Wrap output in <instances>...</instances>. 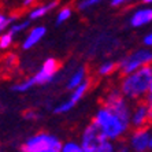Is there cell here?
Here are the masks:
<instances>
[{"instance_id": "1", "label": "cell", "mask_w": 152, "mask_h": 152, "mask_svg": "<svg viewBox=\"0 0 152 152\" xmlns=\"http://www.w3.org/2000/svg\"><path fill=\"white\" fill-rule=\"evenodd\" d=\"M92 122L97 125V127L103 132V134L106 136L108 141L122 138L132 126L130 119L121 117L119 114L114 113L113 110L104 106H100V108L96 111Z\"/></svg>"}, {"instance_id": "2", "label": "cell", "mask_w": 152, "mask_h": 152, "mask_svg": "<svg viewBox=\"0 0 152 152\" xmlns=\"http://www.w3.org/2000/svg\"><path fill=\"white\" fill-rule=\"evenodd\" d=\"M152 81V64L140 69L129 75H124L119 81V89L127 100L138 102L147 97Z\"/></svg>"}, {"instance_id": "3", "label": "cell", "mask_w": 152, "mask_h": 152, "mask_svg": "<svg viewBox=\"0 0 152 152\" xmlns=\"http://www.w3.org/2000/svg\"><path fill=\"white\" fill-rule=\"evenodd\" d=\"M63 142L55 134L40 132L30 136L22 142L21 152H62Z\"/></svg>"}, {"instance_id": "4", "label": "cell", "mask_w": 152, "mask_h": 152, "mask_svg": "<svg viewBox=\"0 0 152 152\" xmlns=\"http://www.w3.org/2000/svg\"><path fill=\"white\" fill-rule=\"evenodd\" d=\"M152 64V51L151 50H136L132 53L124 56L118 63V71L122 77L133 74L140 69Z\"/></svg>"}, {"instance_id": "5", "label": "cell", "mask_w": 152, "mask_h": 152, "mask_svg": "<svg viewBox=\"0 0 152 152\" xmlns=\"http://www.w3.org/2000/svg\"><path fill=\"white\" fill-rule=\"evenodd\" d=\"M104 141H107L106 136L103 134V132L97 127V125L91 122L82 132L80 144L85 152H96Z\"/></svg>"}, {"instance_id": "6", "label": "cell", "mask_w": 152, "mask_h": 152, "mask_svg": "<svg viewBox=\"0 0 152 152\" xmlns=\"http://www.w3.org/2000/svg\"><path fill=\"white\" fill-rule=\"evenodd\" d=\"M60 64L55 58H47L42 62L41 67L36 71V74L33 75V81L36 85H45L48 82H52L56 77V73L59 70Z\"/></svg>"}, {"instance_id": "7", "label": "cell", "mask_w": 152, "mask_h": 152, "mask_svg": "<svg viewBox=\"0 0 152 152\" xmlns=\"http://www.w3.org/2000/svg\"><path fill=\"white\" fill-rule=\"evenodd\" d=\"M91 84H92V81H91V78H88L81 86H78L75 91L71 92L70 97H69L67 100H64V102H62L60 104H58V106L53 108V113L55 114H64V113H69L70 110H73V107L86 95V92H88L89 88H91Z\"/></svg>"}, {"instance_id": "8", "label": "cell", "mask_w": 152, "mask_h": 152, "mask_svg": "<svg viewBox=\"0 0 152 152\" xmlns=\"http://www.w3.org/2000/svg\"><path fill=\"white\" fill-rule=\"evenodd\" d=\"M151 144V132L148 127L134 129L130 134V147L134 152H147Z\"/></svg>"}, {"instance_id": "9", "label": "cell", "mask_w": 152, "mask_h": 152, "mask_svg": "<svg viewBox=\"0 0 152 152\" xmlns=\"http://www.w3.org/2000/svg\"><path fill=\"white\" fill-rule=\"evenodd\" d=\"M130 124L134 129H144L148 127L149 122V113H148V104L147 102H140L134 106L132 110Z\"/></svg>"}, {"instance_id": "10", "label": "cell", "mask_w": 152, "mask_h": 152, "mask_svg": "<svg viewBox=\"0 0 152 152\" xmlns=\"http://www.w3.org/2000/svg\"><path fill=\"white\" fill-rule=\"evenodd\" d=\"M129 22L133 28H141L152 22V7L141 6L137 10L133 11V14L129 18Z\"/></svg>"}, {"instance_id": "11", "label": "cell", "mask_w": 152, "mask_h": 152, "mask_svg": "<svg viewBox=\"0 0 152 152\" xmlns=\"http://www.w3.org/2000/svg\"><path fill=\"white\" fill-rule=\"evenodd\" d=\"M45 33H47V28H45V26L39 25V26L32 28L28 32L25 40L22 41V48H23V50H30V48L36 47L42 39H44Z\"/></svg>"}, {"instance_id": "12", "label": "cell", "mask_w": 152, "mask_h": 152, "mask_svg": "<svg viewBox=\"0 0 152 152\" xmlns=\"http://www.w3.org/2000/svg\"><path fill=\"white\" fill-rule=\"evenodd\" d=\"M58 6H59V3H58V1H48V3H39V4H36L34 7L29 11L28 19L30 22H32V21H37V19H41V18L45 17L48 12H51L52 10H55Z\"/></svg>"}, {"instance_id": "13", "label": "cell", "mask_w": 152, "mask_h": 152, "mask_svg": "<svg viewBox=\"0 0 152 152\" xmlns=\"http://www.w3.org/2000/svg\"><path fill=\"white\" fill-rule=\"evenodd\" d=\"M86 80H88V69H86V66H81V67H78L77 70L70 75L66 88L73 92V91H75V89L78 88V86H81Z\"/></svg>"}, {"instance_id": "14", "label": "cell", "mask_w": 152, "mask_h": 152, "mask_svg": "<svg viewBox=\"0 0 152 152\" xmlns=\"http://www.w3.org/2000/svg\"><path fill=\"white\" fill-rule=\"evenodd\" d=\"M34 81H33V77L30 78H25V80H22V81H18L15 84L11 85V89L14 91V92H18V93H23V92H28L30 91V88L34 86Z\"/></svg>"}, {"instance_id": "15", "label": "cell", "mask_w": 152, "mask_h": 152, "mask_svg": "<svg viewBox=\"0 0 152 152\" xmlns=\"http://www.w3.org/2000/svg\"><path fill=\"white\" fill-rule=\"evenodd\" d=\"M115 71H118V63H115L113 60H106V62H103V63L99 66V69H97V73H99V75H102V77L111 75V74H114Z\"/></svg>"}, {"instance_id": "16", "label": "cell", "mask_w": 152, "mask_h": 152, "mask_svg": "<svg viewBox=\"0 0 152 152\" xmlns=\"http://www.w3.org/2000/svg\"><path fill=\"white\" fill-rule=\"evenodd\" d=\"M73 15V10H71L70 6H63L62 8H59L56 14V18H55V22H56V25H62L64 22L70 19V17Z\"/></svg>"}, {"instance_id": "17", "label": "cell", "mask_w": 152, "mask_h": 152, "mask_svg": "<svg viewBox=\"0 0 152 152\" xmlns=\"http://www.w3.org/2000/svg\"><path fill=\"white\" fill-rule=\"evenodd\" d=\"M14 37L15 36L11 32H8V30L1 33V36H0V48L3 51L8 50V48L12 45V42H14Z\"/></svg>"}, {"instance_id": "18", "label": "cell", "mask_w": 152, "mask_h": 152, "mask_svg": "<svg viewBox=\"0 0 152 152\" xmlns=\"http://www.w3.org/2000/svg\"><path fill=\"white\" fill-rule=\"evenodd\" d=\"M29 28H30V21L25 19V21H19V22H17V23H14V25L8 29V32H11L14 36H17V34H19V33L28 30Z\"/></svg>"}, {"instance_id": "19", "label": "cell", "mask_w": 152, "mask_h": 152, "mask_svg": "<svg viewBox=\"0 0 152 152\" xmlns=\"http://www.w3.org/2000/svg\"><path fill=\"white\" fill-rule=\"evenodd\" d=\"M99 4H100V0H82V1H80L77 4V10L84 12V11L92 10L93 7L99 6Z\"/></svg>"}, {"instance_id": "20", "label": "cell", "mask_w": 152, "mask_h": 152, "mask_svg": "<svg viewBox=\"0 0 152 152\" xmlns=\"http://www.w3.org/2000/svg\"><path fill=\"white\" fill-rule=\"evenodd\" d=\"M62 152H85L82 149L81 144L75 141H67L63 142V148H62Z\"/></svg>"}, {"instance_id": "21", "label": "cell", "mask_w": 152, "mask_h": 152, "mask_svg": "<svg viewBox=\"0 0 152 152\" xmlns=\"http://www.w3.org/2000/svg\"><path fill=\"white\" fill-rule=\"evenodd\" d=\"M3 63H4V66H7L8 69H11V67H14L15 64L18 63V56L15 55V53H7L6 56H4V60H3Z\"/></svg>"}, {"instance_id": "22", "label": "cell", "mask_w": 152, "mask_h": 152, "mask_svg": "<svg viewBox=\"0 0 152 152\" xmlns=\"http://www.w3.org/2000/svg\"><path fill=\"white\" fill-rule=\"evenodd\" d=\"M96 152H115V145H114L113 141H104L102 145H100V148L97 149Z\"/></svg>"}, {"instance_id": "23", "label": "cell", "mask_w": 152, "mask_h": 152, "mask_svg": "<svg viewBox=\"0 0 152 152\" xmlns=\"http://www.w3.org/2000/svg\"><path fill=\"white\" fill-rule=\"evenodd\" d=\"M39 117H40V114L36 110H28L23 114V118L28 121H36V119H39Z\"/></svg>"}, {"instance_id": "24", "label": "cell", "mask_w": 152, "mask_h": 152, "mask_svg": "<svg viewBox=\"0 0 152 152\" xmlns=\"http://www.w3.org/2000/svg\"><path fill=\"white\" fill-rule=\"evenodd\" d=\"M115 152H129V145L125 144V142H119L115 147Z\"/></svg>"}, {"instance_id": "25", "label": "cell", "mask_w": 152, "mask_h": 152, "mask_svg": "<svg viewBox=\"0 0 152 152\" xmlns=\"http://www.w3.org/2000/svg\"><path fill=\"white\" fill-rule=\"evenodd\" d=\"M124 4H127V1H125V0H111L110 1V6L111 7H121V6H124Z\"/></svg>"}, {"instance_id": "26", "label": "cell", "mask_w": 152, "mask_h": 152, "mask_svg": "<svg viewBox=\"0 0 152 152\" xmlns=\"http://www.w3.org/2000/svg\"><path fill=\"white\" fill-rule=\"evenodd\" d=\"M142 42H144L145 47H152V32L145 36L144 40H142Z\"/></svg>"}, {"instance_id": "27", "label": "cell", "mask_w": 152, "mask_h": 152, "mask_svg": "<svg viewBox=\"0 0 152 152\" xmlns=\"http://www.w3.org/2000/svg\"><path fill=\"white\" fill-rule=\"evenodd\" d=\"M22 6H23V7H26V8H30V10H32V8L36 6V3H34V1H32V0H25V1H22Z\"/></svg>"}, {"instance_id": "28", "label": "cell", "mask_w": 152, "mask_h": 152, "mask_svg": "<svg viewBox=\"0 0 152 152\" xmlns=\"http://www.w3.org/2000/svg\"><path fill=\"white\" fill-rule=\"evenodd\" d=\"M144 102H147V103H152V81H151V85H149L148 95H147V97H145Z\"/></svg>"}, {"instance_id": "29", "label": "cell", "mask_w": 152, "mask_h": 152, "mask_svg": "<svg viewBox=\"0 0 152 152\" xmlns=\"http://www.w3.org/2000/svg\"><path fill=\"white\" fill-rule=\"evenodd\" d=\"M148 104V113H149V122H152V103H147Z\"/></svg>"}, {"instance_id": "30", "label": "cell", "mask_w": 152, "mask_h": 152, "mask_svg": "<svg viewBox=\"0 0 152 152\" xmlns=\"http://www.w3.org/2000/svg\"><path fill=\"white\" fill-rule=\"evenodd\" d=\"M149 149H152V133H151V144H149Z\"/></svg>"}, {"instance_id": "31", "label": "cell", "mask_w": 152, "mask_h": 152, "mask_svg": "<svg viewBox=\"0 0 152 152\" xmlns=\"http://www.w3.org/2000/svg\"><path fill=\"white\" fill-rule=\"evenodd\" d=\"M0 152H4V151H0Z\"/></svg>"}]
</instances>
